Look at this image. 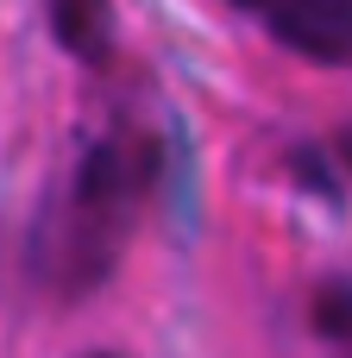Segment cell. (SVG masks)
Wrapping results in <instances>:
<instances>
[{
  "instance_id": "3957f363",
  "label": "cell",
  "mask_w": 352,
  "mask_h": 358,
  "mask_svg": "<svg viewBox=\"0 0 352 358\" xmlns=\"http://www.w3.org/2000/svg\"><path fill=\"white\" fill-rule=\"evenodd\" d=\"M50 25L76 57H101L113 38V0H50Z\"/></svg>"
},
{
  "instance_id": "8992f818",
  "label": "cell",
  "mask_w": 352,
  "mask_h": 358,
  "mask_svg": "<svg viewBox=\"0 0 352 358\" xmlns=\"http://www.w3.org/2000/svg\"><path fill=\"white\" fill-rule=\"evenodd\" d=\"M88 358H126V352H88Z\"/></svg>"
},
{
  "instance_id": "5b68a950",
  "label": "cell",
  "mask_w": 352,
  "mask_h": 358,
  "mask_svg": "<svg viewBox=\"0 0 352 358\" xmlns=\"http://www.w3.org/2000/svg\"><path fill=\"white\" fill-rule=\"evenodd\" d=\"M227 6H239V13H258V6H265V0H227Z\"/></svg>"
},
{
  "instance_id": "7a4b0ae2",
  "label": "cell",
  "mask_w": 352,
  "mask_h": 358,
  "mask_svg": "<svg viewBox=\"0 0 352 358\" xmlns=\"http://www.w3.org/2000/svg\"><path fill=\"white\" fill-rule=\"evenodd\" d=\"M265 31L328 69H352V0H265Z\"/></svg>"
},
{
  "instance_id": "277c9868",
  "label": "cell",
  "mask_w": 352,
  "mask_h": 358,
  "mask_svg": "<svg viewBox=\"0 0 352 358\" xmlns=\"http://www.w3.org/2000/svg\"><path fill=\"white\" fill-rule=\"evenodd\" d=\"M315 321H321V334H334V340L352 352V289H328L321 308H315Z\"/></svg>"
},
{
  "instance_id": "6da1fadb",
  "label": "cell",
  "mask_w": 352,
  "mask_h": 358,
  "mask_svg": "<svg viewBox=\"0 0 352 358\" xmlns=\"http://www.w3.org/2000/svg\"><path fill=\"white\" fill-rule=\"evenodd\" d=\"M151 151L126 132L113 138H94L69 176V189L44 208L38 220V239H31V271L50 296L76 302L88 289H101L145 214V195H151Z\"/></svg>"
},
{
  "instance_id": "52a82bcc",
  "label": "cell",
  "mask_w": 352,
  "mask_h": 358,
  "mask_svg": "<svg viewBox=\"0 0 352 358\" xmlns=\"http://www.w3.org/2000/svg\"><path fill=\"white\" fill-rule=\"evenodd\" d=\"M346 164H352V138H346Z\"/></svg>"
}]
</instances>
